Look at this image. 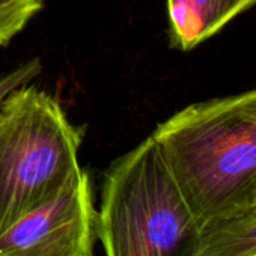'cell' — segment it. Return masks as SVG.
Wrapping results in <instances>:
<instances>
[{
  "label": "cell",
  "instance_id": "52a82bcc",
  "mask_svg": "<svg viewBox=\"0 0 256 256\" xmlns=\"http://www.w3.org/2000/svg\"><path fill=\"white\" fill-rule=\"evenodd\" d=\"M44 5L46 0H0V47L8 46Z\"/></svg>",
  "mask_w": 256,
  "mask_h": 256
},
{
  "label": "cell",
  "instance_id": "ba28073f",
  "mask_svg": "<svg viewBox=\"0 0 256 256\" xmlns=\"http://www.w3.org/2000/svg\"><path fill=\"white\" fill-rule=\"evenodd\" d=\"M42 70L40 59H32L26 64H22L16 70L0 76V102H2L12 90L29 84L35 77L40 76Z\"/></svg>",
  "mask_w": 256,
  "mask_h": 256
},
{
  "label": "cell",
  "instance_id": "6da1fadb",
  "mask_svg": "<svg viewBox=\"0 0 256 256\" xmlns=\"http://www.w3.org/2000/svg\"><path fill=\"white\" fill-rule=\"evenodd\" d=\"M200 224L256 202V88L194 102L151 134Z\"/></svg>",
  "mask_w": 256,
  "mask_h": 256
},
{
  "label": "cell",
  "instance_id": "3957f363",
  "mask_svg": "<svg viewBox=\"0 0 256 256\" xmlns=\"http://www.w3.org/2000/svg\"><path fill=\"white\" fill-rule=\"evenodd\" d=\"M83 132L38 88L22 86L0 102V232L82 170Z\"/></svg>",
  "mask_w": 256,
  "mask_h": 256
},
{
  "label": "cell",
  "instance_id": "277c9868",
  "mask_svg": "<svg viewBox=\"0 0 256 256\" xmlns=\"http://www.w3.org/2000/svg\"><path fill=\"white\" fill-rule=\"evenodd\" d=\"M96 210L83 170L0 232V256H94Z\"/></svg>",
  "mask_w": 256,
  "mask_h": 256
},
{
  "label": "cell",
  "instance_id": "5b68a950",
  "mask_svg": "<svg viewBox=\"0 0 256 256\" xmlns=\"http://www.w3.org/2000/svg\"><path fill=\"white\" fill-rule=\"evenodd\" d=\"M172 47L190 52L212 38L256 0H166Z\"/></svg>",
  "mask_w": 256,
  "mask_h": 256
},
{
  "label": "cell",
  "instance_id": "8992f818",
  "mask_svg": "<svg viewBox=\"0 0 256 256\" xmlns=\"http://www.w3.org/2000/svg\"><path fill=\"white\" fill-rule=\"evenodd\" d=\"M202 230L198 256H250L256 253V202L247 211L206 223Z\"/></svg>",
  "mask_w": 256,
  "mask_h": 256
},
{
  "label": "cell",
  "instance_id": "9c48e42d",
  "mask_svg": "<svg viewBox=\"0 0 256 256\" xmlns=\"http://www.w3.org/2000/svg\"><path fill=\"white\" fill-rule=\"evenodd\" d=\"M250 256H256V253H253V254H250Z\"/></svg>",
  "mask_w": 256,
  "mask_h": 256
},
{
  "label": "cell",
  "instance_id": "7a4b0ae2",
  "mask_svg": "<svg viewBox=\"0 0 256 256\" xmlns=\"http://www.w3.org/2000/svg\"><path fill=\"white\" fill-rule=\"evenodd\" d=\"M96 236L106 256H198L202 224L152 136L107 170Z\"/></svg>",
  "mask_w": 256,
  "mask_h": 256
}]
</instances>
